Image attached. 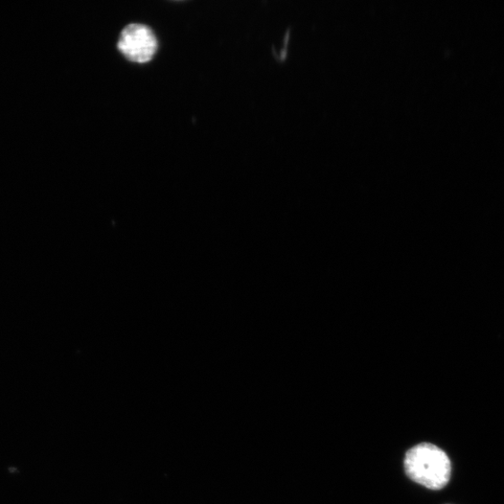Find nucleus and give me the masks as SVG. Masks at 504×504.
Wrapping results in <instances>:
<instances>
[{
    "instance_id": "nucleus-1",
    "label": "nucleus",
    "mask_w": 504,
    "mask_h": 504,
    "mask_svg": "<svg viewBox=\"0 0 504 504\" xmlns=\"http://www.w3.org/2000/svg\"><path fill=\"white\" fill-rule=\"evenodd\" d=\"M404 469L414 482L432 491L445 488L451 476L448 456L444 450L430 443H422L408 450Z\"/></svg>"
},
{
    "instance_id": "nucleus-2",
    "label": "nucleus",
    "mask_w": 504,
    "mask_h": 504,
    "mask_svg": "<svg viewBox=\"0 0 504 504\" xmlns=\"http://www.w3.org/2000/svg\"><path fill=\"white\" fill-rule=\"evenodd\" d=\"M157 48L155 35L150 28L142 24H131L125 28L118 42V49L126 58L140 64L151 61Z\"/></svg>"
}]
</instances>
